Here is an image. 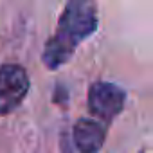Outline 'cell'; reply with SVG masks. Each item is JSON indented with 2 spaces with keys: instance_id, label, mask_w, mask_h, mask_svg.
I'll return each instance as SVG.
<instances>
[{
  "instance_id": "6da1fadb",
  "label": "cell",
  "mask_w": 153,
  "mask_h": 153,
  "mask_svg": "<svg viewBox=\"0 0 153 153\" xmlns=\"http://www.w3.org/2000/svg\"><path fill=\"white\" fill-rule=\"evenodd\" d=\"M97 29V13L92 2L72 0L68 2L58 20L56 33L47 40L42 58L43 63L54 70L70 61L78 45L92 36Z\"/></svg>"
},
{
  "instance_id": "7a4b0ae2",
  "label": "cell",
  "mask_w": 153,
  "mask_h": 153,
  "mask_svg": "<svg viewBox=\"0 0 153 153\" xmlns=\"http://www.w3.org/2000/svg\"><path fill=\"white\" fill-rule=\"evenodd\" d=\"M29 76L24 67L15 63L0 65V115L16 110L29 92Z\"/></svg>"
},
{
  "instance_id": "3957f363",
  "label": "cell",
  "mask_w": 153,
  "mask_h": 153,
  "mask_svg": "<svg viewBox=\"0 0 153 153\" xmlns=\"http://www.w3.org/2000/svg\"><path fill=\"white\" fill-rule=\"evenodd\" d=\"M126 94L119 85L96 81L88 90V110L92 115L103 121L105 126L110 124L124 108Z\"/></svg>"
},
{
  "instance_id": "277c9868",
  "label": "cell",
  "mask_w": 153,
  "mask_h": 153,
  "mask_svg": "<svg viewBox=\"0 0 153 153\" xmlns=\"http://www.w3.org/2000/svg\"><path fill=\"white\" fill-rule=\"evenodd\" d=\"M74 144L81 153H97L106 139V126L99 121L83 117L74 124Z\"/></svg>"
}]
</instances>
